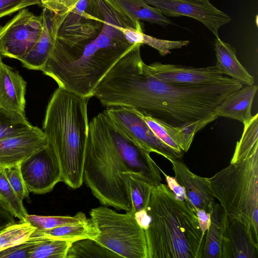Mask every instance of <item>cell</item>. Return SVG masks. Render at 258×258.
<instances>
[{
  "label": "cell",
  "instance_id": "1",
  "mask_svg": "<svg viewBox=\"0 0 258 258\" xmlns=\"http://www.w3.org/2000/svg\"><path fill=\"white\" fill-rule=\"evenodd\" d=\"M141 46L136 44L97 86L93 96L104 107L131 108L196 135L218 117L216 109L223 100L243 86L230 78L203 85L160 80L143 60Z\"/></svg>",
  "mask_w": 258,
  "mask_h": 258
},
{
  "label": "cell",
  "instance_id": "2",
  "mask_svg": "<svg viewBox=\"0 0 258 258\" xmlns=\"http://www.w3.org/2000/svg\"><path fill=\"white\" fill-rule=\"evenodd\" d=\"M125 172L139 175L153 186L161 183L160 167L150 153L116 132L103 111L89 122L84 182L102 205L130 211Z\"/></svg>",
  "mask_w": 258,
  "mask_h": 258
},
{
  "label": "cell",
  "instance_id": "3",
  "mask_svg": "<svg viewBox=\"0 0 258 258\" xmlns=\"http://www.w3.org/2000/svg\"><path fill=\"white\" fill-rule=\"evenodd\" d=\"M135 44L127 41L118 26L104 22L93 39L75 43L55 40L41 71L58 87L90 99L106 74Z\"/></svg>",
  "mask_w": 258,
  "mask_h": 258
},
{
  "label": "cell",
  "instance_id": "4",
  "mask_svg": "<svg viewBox=\"0 0 258 258\" xmlns=\"http://www.w3.org/2000/svg\"><path fill=\"white\" fill-rule=\"evenodd\" d=\"M135 215L145 231L147 258H202L205 236L195 209L167 185L153 187L146 208Z\"/></svg>",
  "mask_w": 258,
  "mask_h": 258
},
{
  "label": "cell",
  "instance_id": "5",
  "mask_svg": "<svg viewBox=\"0 0 258 258\" xmlns=\"http://www.w3.org/2000/svg\"><path fill=\"white\" fill-rule=\"evenodd\" d=\"M89 99L58 87L48 102L43 122L46 150L59 170L61 182L73 189L84 182Z\"/></svg>",
  "mask_w": 258,
  "mask_h": 258
},
{
  "label": "cell",
  "instance_id": "6",
  "mask_svg": "<svg viewBox=\"0 0 258 258\" xmlns=\"http://www.w3.org/2000/svg\"><path fill=\"white\" fill-rule=\"evenodd\" d=\"M209 180L225 213L245 225L258 243V150L245 160L230 163Z\"/></svg>",
  "mask_w": 258,
  "mask_h": 258
},
{
  "label": "cell",
  "instance_id": "7",
  "mask_svg": "<svg viewBox=\"0 0 258 258\" xmlns=\"http://www.w3.org/2000/svg\"><path fill=\"white\" fill-rule=\"evenodd\" d=\"M90 216L97 231L93 240L120 257L147 258L145 231L131 211L119 213L103 205Z\"/></svg>",
  "mask_w": 258,
  "mask_h": 258
},
{
  "label": "cell",
  "instance_id": "8",
  "mask_svg": "<svg viewBox=\"0 0 258 258\" xmlns=\"http://www.w3.org/2000/svg\"><path fill=\"white\" fill-rule=\"evenodd\" d=\"M103 111L116 132L150 154L155 153L168 160L182 157L183 152L175 151L159 139L135 110L114 107L106 108Z\"/></svg>",
  "mask_w": 258,
  "mask_h": 258
},
{
  "label": "cell",
  "instance_id": "9",
  "mask_svg": "<svg viewBox=\"0 0 258 258\" xmlns=\"http://www.w3.org/2000/svg\"><path fill=\"white\" fill-rule=\"evenodd\" d=\"M41 15L23 9L5 25L0 26V54L20 60L33 48L43 30Z\"/></svg>",
  "mask_w": 258,
  "mask_h": 258
},
{
  "label": "cell",
  "instance_id": "10",
  "mask_svg": "<svg viewBox=\"0 0 258 258\" xmlns=\"http://www.w3.org/2000/svg\"><path fill=\"white\" fill-rule=\"evenodd\" d=\"M158 10L165 17L186 16L202 23L218 38L219 28L231 18L209 2L193 0H142Z\"/></svg>",
  "mask_w": 258,
  "mask_h": 258
},
{
  "label": "cell",
  "instance_id": "11",
  "mask_svg": "<svg viewBox=\"0 0 258 258\" xmlns=\"http://www.w3.org/2000/svg\"><path fill=\"white\" fill-rule=\"evenodd\" d=\"M20 169L29 192L47 193L61 181L59 170L46 148L22 161Z\"/></svg>",
  "mask_w": 258,
  "mask_h": 258
},
{
  "label": "cell",
  "instance_id": "12",
  "mask_svg": "<svg viewBox=\"0 0 258 258\" xmlns=\"http://www.w3.org/2000/svg\"><path fill=\"white\" fill-rule=\"evenodd\" d=\"M152 75L157 79L170 83L186 85H203L221 82L230 78L220 73L216 65L194 68L155 62L147 64Z\"/></svg>",
  "mask_w": 258,
  "mask_h": 258
},
{
  "label": "cell",
  "instance_id": "13",
  "mask_svg": "<svg viewBox=\"0 0 258 258\" xmlns=\"http://www.w3.org/2000/svg\"><path fill=\"white\" fill-rule=\"evenodd\" d=\"M42 130L36 126L20 134L0 140V167L19 163L46 148Z\"/></svg>",
  "mask_w": 258,
  "mask_h": 258
},
{
  "label": "cell",
  "instance_id": "14",
  "mask_svg": "<svg viewBox=\"0 0 258 258\" xmlns=\"http://www.w3.org/2000/svg\"><path fill=\"white\" fill-rule=\"evenodd\" d=\"M258 243L248 228L225 212L220 258H257Z\"/></svg>",
  "mask_w": 258,
  "mask_h": 258
},
{
  "label": "cell",
  "instance_id": "15",
  "mask_svg": "<svg viewBox=\"0 0 258 258\" xmlns=\"http://www.w3.org/2000/svg\"><path fill=\"white\" fill-rule=\"evenodd\" d=\"M169 161L174 172V178L184 188L195 212L202 209L211 214L216 202L209 178L195 174L179 159H170Z\"/></svg>",
  "mask_w": 258,
  "mask_h": 258
},
{
  "label": "cell",
  "instance_id": "16",
  "mask_svg": "<svg viewBox=\"0 0 258 258\" xmlns=\"http://www.w3.org/2000/svg\"><path fill=\"white\" fill-rule=\"evenodd\" d=\"M26 82L19 72L0 62V107L25 115Z\"/></svg>",
  "mask_w": 258,
  "mask_h": 258
},
{
  "label": "cell",
  "instance_id": "17",
  "mask_svg": "<svg viewBox=\"0 0 258 258\" xmlns=\"http://www.w3.org/2000/svg\"><path fill=\"white\" fill-rule=\"evenodd\" d=\"M41 15L43 25L41 35L33 48L20 61L27 69L41 71L53 48L55 32L54 14L43 8Z\"/></svg>",
  "mask_w": 258,
  "mask_h": 258
},
{
  "label": "cell",
  "instance_id": "18",
  "mask_svg": "<svg viewBox=\"0 0 258 258\" xmlns=\"http://www.w3.org/2000/svg\"><path fill=\"white\" fill-rule=\"evenodd\" d=\"M257 90L256 85H245L226 96L216 109L217 115L237 120L243 124L251 115L252 102Z\"/></svg>",
  "mask_w": 258,
  "mask_h": 258
},
{
  "label": "cell",
  "instance_id": "19",
  "mask_svg": "<svg viewBox=\"0 0 258 258\" xmlns=\"http://www.w3.org/2000/svg\"><path fill=\"white\" fill-rule=\"evenodd\" d=\"M214 46L217 59L216 66L221 74L230 76L243 85L254 84L253 76L237 58L235 48L221 40L219 37L215 40Z\"/></svg>",
  "mask_w": 258,
  "mask_h": 258
},
{
  "label": "cell",
  "instance_id": "20",
  "mask_svg": "<svg viewBox=\"0 0 258 258\" xmlns=\"http://www.w3.org/2000/svg\"><path fill=\"white\" fill-rule=\"evenodd\" d=\"M155 136L164 144L179 152H187L195 135L185 129L172 126L136 110Z\"/></svg>",
  "mask_w": 258,
  "mask_h": 258
},
{
  "label": "cell",
  "instance_id": "21",
  "mask_svg": "<svg viewBox=\"0 0 258 258\" xmlns=\"http://www.w3.org/2000/svg\"><path fill=\"white\" fill-rule=\"evenodd\" d=\"M97 231L91 220L84 222L64 225L47 230L36 229L31 234V238H52L75 241L90 238L93 239Z\"/></svg>",
  "mask_w": 258,
  "mask_h": 258
},
{
  "label": "cell",
  "instance_id": "22",
  "mask_svg": "<svg viewBox=\"0 0 258 258\" xmlns=\"http://www.w3.org/2000/svg\"><path fill=\"white\" fill-rule=\"evenodd\" d=\"M224 214L221 205L215 203L210 214V224L204 237L202 258H220Z\"/></svg>",
  "mask_w": 258,
  "mask_h": 258
},
{
  "label": "cell",
  "instance_id": "23",
  "mask_svg": "<svg viewBox=\"0 0 258 258\" xmlns=\"http://www.w3.org/2000/svg\"><path fill=\"white\" fill-rule=\"evenodd\" d=\"M122 31L125 39L130 43L146 44L157 50L162 56L170 53L172 49L187 46L189 43L188 40H168L157 38L144 34L143 30L132 27L123 28Z\"/></svg>",
  "mask_w": 258,
  "mask_h": 258
},
{
  "label": "cell",
  "instance_id": "24",
  "mask_svg": "<svg viewBox=\"0 0 258 258\" xmlns=\"http://www.w3.org/2000/svg\"><path fill=\"white\" fill-rule=\"evenodd\" d=\"M243 125V133L236 143L230 163L245 160L258 150V114L252 116Z\"/></svg>",
  "mask_w": 258,
  "mask_h": 258
},
{
  "label": "cell",
  "instance_id": "25",
  "mask_svg": "<svg viewBox=\"0 0 258 258\" xmlns=\"http://www.w3.org/2000/svg\"><path fill=\"white\" fill-rule=\"evenodd\" d=\"M135 19L166 26L175 25L156 8L149 5L142 0H114Z\"/></svg>",
  "mask_w": 258,
  "mask_h": 258
},
{
  "label": "cell",
  "instance_id": "26",
  "mask_svg": "<svg viewBox=\"0 0 258 258\" xmlns=\"http://www.w3.org/2000/svg\"><path fill=\"white\" fill-rule=\"evenodd\" d=\"M0 206L20 221H26L28 213L23 204L11 185L4 168L0 167Z\"/></svg>",
  "mask_w": 258,
  "mask_h": 258
},
{
  "label": "cell",
  "instance_id": "27",
  "mask_svg": "<svg viewBox=\"0 0 258 258\" xmlns=\"http://www.w3.org/2000/svg\"><path fill=\"white\" fill-rule=\"evenodd\" d=\"M124 173L128 180L131 211L135 214L146 208L154 186L135 173Z\"/></svg>",
  "mask_w": 258,
  "mask_h": 258
},
{
  "label": "cell",
  "instance_id": "28",
  "mask_svg": "<svg viewBox=\"0 0 258 258\" xmlns=\"http://www.w3.org/2000/svg\"><path fill=\"white\" fill-rule=\"evenodd\" d=\"M116 258L120 257L111 250L93 239L85 238L73 242L66 258Z\"/></svg>",
  "mask_w": 258,
  "mask_h": 258
},
{
  "label": "cell",
  "instance_id": "29",
  "mask_svg": "<svg viewBox=\"0 0 258 258\" xmlns=\"http://www.w3.org/2000/svg\"><path fill=\"white\" fill-rule=\"evenodd\" d=\"M33 126L25 115L0 107V140L27 131Z\"/></svg>",
  "mask_w": 258,
  "mask_h": 258
},
{
  "label": "cell",
  "instance_id": "30",
  "mask_svg": "<svg viewBox=\"0 0 258 258\" xmlns=\"http://www.w3.org/2000/svg\"><path fill=\"white\" fill-rule=\"evenodd\" d=\"M72 242L52 238H38L30 252V258H66Z\"/></svg>",
  "mask_w": 258,
  "mask_h": 258
},
{
  "label": "cell",
  "instance_id": "31",
  "mask_svg": "<svg viewBox=\"0 0 258 258\" xmlns=\"http://www.w3.org/2000/svg\"><path fill=\"white\" fill-rule=\"evenodd\" d=\"M36 228L27 221H20L0 230V251L30 239Z\"/></svg>",
  "mask_w": 258,
  "mask_h": 258
},
{
  "label": "cell",
  "instance_id": "32",
  "mask_svg": "<svg viewBox=\"0 0 258 258\" xmlns=\"http://www.w3.org/2000/svg\"><path fill=\"white\" fill-rule=\"evenodd\" d=\"M89 220L83 212H79L74 216H44L27 215L26 221L38 230H47L56 227L77 224Z\"/></svg>",
  "mask_w": 258,
  "mask_h": 258
},
{
  "label": "cell",
  "instance_id": "33",
  "mask_svg": "<svg viewBox=\"0 0 258 258\" xmlns=\"http://www.w3.org/2000/svg\"><path fill=\"white\" fill-rule=\"evenodd\" d=\"M7 179L20 200L29 197V190L20 169V163L4 168Z\"/></svg>",
  "mask_w": 258,
  "mask_h": 258
},
{
  "label": "cell",
  "instance_id": "34",
  "mask_svg": "<svg viewBox=\"0 0 258 258\" xmlns=\"http://www.w3.org/2000/svg\"><path fill=\"white\" fill-rule=\"evenodd\" d=\"M38 240L31 238L22 243L0 251V258H30V253Z\"/></svg>",
  "mask_w": 258,
  "mask_h": 258
},
{
  "label": "cell",
  "instance_id": "35",
  "mask_svg": "<svg viewBox=\"0 0 258 258\" xmlns=\"http://www.w3.org/2000/svg\"><path fill=\"white\" fill-rule=\"evenodd\" d=\"M35 5H41L40 0H0V18Z\"/></svg>",
  "mask_w": 258,
  "mask_h": 258
},
{
  "label": "cell",
  "instance_id": "36",
  "mask_svg": "<svg viewBox=\"0 0 258 258\" xmlns=\"http://www.w3.org/2000/svg\"><path fill=\"white\" fill-rule=\"evenodd\" d=\"M80 0H40L41 6L59 15L73 9Z\"/></svg>",
  "mask_w": 258,
  "mask_h": 258
},
{
  "label": "cell",
  "instance_id": "37",
  "mask_svg": "<svg viewBox=\"0 0 258 258\" xmlns=\"http://www.w3.org/2000/svg\"><path fill=\"white\" fill-rule=\"evenodd\" d=\"M160 171L165 177L167 186L173 192L175 197L184 202H189L184 188L177 182L175 178L165 173L160 168ZM190 202V201H189Z\"/></svg>",
  "mask_w": 258,
  "mask_h": 258
},
{
  "label": "cell",
  "instance_id": "38",
  "mask_svg": "<svg viewBox=\"0 0 258 258\" xmlns=\"http://www.w3.org/2000/svg\"><path fill=\"white\" fill-rule=\"evenodd\" d=\"M200 227L205 236L210 224V214L202 209L196 211Z\"/></svg>",
  "mask_w": 258,
  "mask_h": 258
},
{
  "label": "cell",
  "instance_id": "39",
  "mask_svg": "<svg viewBox=\"0 0 258 258\" xmlns=\"http://www.w3.org/2000/svg\"><path fill=\"white\" fill-rule=\"evenodd\" d=\"M15 223L14 216L6 211L0 209V230Z\"/></svg>",
  "mask_w": 258,
  "mask_h": 258
},
{
  "label": "cell",
  "instance_id": "40",
  "mask_svg": "<svg viewBox=\"0 0 258 258\" xmlns=\"http://www.w3.org/2000/svg\"><path fill=\"white\" fill-rule=\"evenodd\" d=\"M193 1H199L202 2H209V0H193Z\"/></svg>",
  "mask_w": 258,
  "mask_h": 258
},
{
  "label": "cell",
  "instance_id": "41",
  "mask_svg": "<svg viewBox=\"0 0 258 258\" xmlns=\"http://www.w3.org/2000/svg\"><path fill=\"white\" fill-rule=\"evenodd\" d=\"M2 61V55L1 54H0V62Z\"/></svg>",
  "mask_w": 258,
  "mask_h": 258
}]
</instances>
